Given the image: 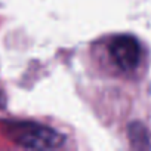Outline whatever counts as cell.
<instances>
[{
  "label": "cell",
  "instance_id": "cell-1",
  "mask_svg": "<svg viewBox=\"0 0 151 151\" xmlns=\"http://www.w3.org/2000/svg\"><path fill=\"white\" fill-rule=\"evenodd\" d=\"M3 132L12 142L31 150H53L64 144L59 132L34 122H8Z\"/></svg>",
  "mask_w": 151,
  "mask_h": 151
},
{
  "label": "cell",
  "instance_id": "cell-2",
  "mask_svg": "<svg viewBox=\"0 0 151 151\" xmlns=\"http://www.w3.org/2000/svg\"><path fill=\"white\" fill-rule=\"evenodd\" d=\"M110 55L122 70H133L139 64V43L132 36H117L110 43Z\"/></svg>",
  "mask_w": 151,
  "mask_h": 151
}]
</instances>
